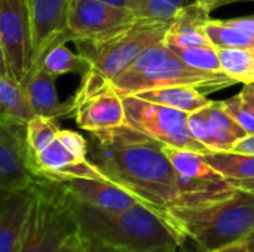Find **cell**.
Here are the masks:
<instances>
[{
  "label": "cell",
  "instance_id": "3",
  "mask_svg": "<svg viewBox=\"0 0 254 252\" xmlns=\"http://www.w3.org/2000/svg\"><path fill=\"white\" fill-rule=\"evenodd\" d=\"M238 82L226 73H213L186 64L164 40L147 48L124 73L110 82L121 95H135L167 86H193L201 92L231 88Z\"/></svg>",
  "mask_w": 254,
  "mask_h": 252
},
{
  "label": "cell",
  "instance_id": "34",
  "mask_svg": "<svg viewBox=\"0 0 254 252\" xmlns=\"http://www.w3.org/2000/svg\"><path fill=\"white\" fill-rule=\"evenodd\" d=\"M195 1H198L199 4H202L205 9H208L211 12V10L222 7V6H226V4L240 3V1H254V0H195Z\"/></svg>",
  "mask_w": 254,
  "mask_h": 252
},
{
  "label": "cell",
  "instance_id": "7",
  "mask_svg": "<svg viewBox=\"0 0 254 252\" xmlns=\"http://www.w3.org/2000/svg\"><path fill=\"white\" fill-rule=\"evenodd\" d=\"M122 100L127 123L135 129L147 134L165 146L189 149L204 154L210 151L190 132L188 125L189 113L150 102L135 95H125Z\"/></svg>",
  "mask_w": 254,
  "mask_h": 252
},
{
  "label": "cell",
  "instance_id": "36",
  "mask_svg": "<svg viewBox=\"0 0 254 252\" xmlns=\"http://www.w3.org/2000/svg\"><path fill=\"white\" fill-rule=\"evenodd\" d=\"M240 95L246 100V102L254 110V82L243 83V89H241Z\"/></svg>",
  "mask_w": 254,
  "mask_h": 252
},
{
  "label": "cell",
  "instance_id": "13",
  "mask_svg": "<svg viewBox=\"0 0 254 252\" xmlns=\"http://www.w3.org/2000/svg\"><path fill=\"white\" fill-rule=\"evenodd\" d=\"M54 181H57L74 199L103 211H122L141 202L122 186L107 180L61 178Z\"/></svg>",
  "mask_w": 254,
  "mask_h": 252
},
{
  "label": "cell",
  "instance_id": "19",
  "mask_svg": "<svg viewBox=\"0 0 254 252\" xmlns=\"http://www.w3.org/2000/svg\"><path fill=\"white\" fill-rule=\"evenodd\" d=\"M135 97L143 98L150 102L168 105L171 108L185 111V113H193L211 102L210 98L204 92H201L198 88L193 86H167V88H158L144 91L140 94H135Z\"/></svg>",
  "mask_w": 254,
  "mask_h": 252
},
{
  "label": "cell",
  "instance_id": "15",
  "mask_svg": "<svg viewBox=\"0 0 254 252\" xmlns=\"http://www.w3.org/2000/svg\"><path fill=\"white\" fill-rule=\"evenodd\" d=\"M34 201V186L1 193L0 206V252H19Z\"/></svg>",
  "mask_w": 254,
  "mask_h": 252
},
{
  "label": "cell",
  "instance_id": "5",
  "mask_svg": "<svg viewBox=\"0 0 254 252\" xmlns=\"http://www.w3.org/2000/svg\"><path fill=\"white\" fill-rule=\"evenodd\" d=\"M63 190L48 178L34 184V201L19 252H58L77 233Z\"/></svg>",
  "mask_w": 254,
  "mask_h": 252
},
{
  "label": "cell",
  "instance_id": "14",
  "mask_svg": "<svg viewBox=\"0 0 254 252\" xmlns=\"http://www.w3.org/2000/svg\"><path fill=\"white\" fill-rule=\"evenodd\" d=\"M76 123L83 131H104L127 123L122 97L112 88L74 101Z\"/></svg>",
  "mask_w": 254,
  "mask_h": 252
},
{
  "label": "cell",
  "instance_id": "29",
  "mask_svg": "<svg viewBox=\"0 0 254 252\" xmlns=\"http://www.w3.org/2000/svg\"><path fill=\"white\" fill-rule=\"evenodd\" d=\"M57 138L65 146L67 150H70L77 159H88L89 154V141L79 132H74L71 129H60Z\"/></svg>",
  "mask_w": 254,
  "mask_h": 252
},
{
  "label": "cell",
  "instance_id": "8",
  "mask_svg": "<svg viewBox=\"0 0 254 252\" xmlns=\"http://www.w3.org/2000/svg\"><path fill=\"white\" fill-rule=\"evenodd\" d=\"M40 178L36 154L27 140V123L0 119V189L16 192L33 187Z\"/></svg>",
  "mask_w": 254,
  "mask_h": 252
},
{
  "label": "cell",
  "instance_id": "26",
  "mask_svg": "<svg viewBox=\"0 0 254 252\" xmlns=\"http://www.w3.org/2000/svg\"><path fill=\"white\" fill-rule=\"evenodd\" d=\"M60 128L54 119L36 114L27 123V140L34 154L45 150L58 135Z\"/></svg>",
  "mask_w": 254,
  "mask_h": 252
},
{
  "label": "cell",
  "instance_id": "21",
  "mask_svg": "<svg viewBox=\"0 0 254 252\" xmlns=\"http://www.w3.org/2000/svg\"><path fill=\"white\" fill-rule=\"evenodd\" d=\"M48 73L58 77L61 74H88L92 68L91 59L86 55H77L71 52L65 43L54 46L43 58L40 64Z\"/></svg>",
  "mask_w": 254,
  "mask_h": 252
},
{
  "label": "cell",
  "instance_id": "24",
  "mask_svg": "<svg viewBox=\"0 0 254 252\" xmlns=\"http://www.w3.org/2000/svg\"><path fill=\"white\" fill-rule=\"evenodd\" d=\"M77 160L82 159H77L70 150H67L58 138L36 154V165L40 178H54Z\"/></svg>",
  "mask_w": 254,
  "mask_h": 252
},
{
  "label": "cell",
  "instance_id": "4",
  "mask_svg": "<svg viewBox=\"0 0 254 252\" xmlns=\"http://www.w3.org/2000/svg\"><path fill=\"white\" fill-rule=\"evenodd\" d=\"M164 214L188 239L208 252L254 233V193L238 190L211 205L168 209Z\"/></svg>",
  "mask_w": 254,
  "mask_h": 252
},
{
  "label": "cell",
  "instance_id": "2",
  "mask_svg": "<svg viewBox=\"0 0 254 252\" xmlns=\"http://www.w3.org/2000/svg\"><path fill=\"white\" fill-rule=\"evenodd\" d=\"M60 189L79 233L110 248L125 252H176L188 239L173 221L146 203L140 202L122 211H103L74 199L61 186Z\"/></svg>",
  "mask_w": 254,
  "mask_h": 252
},
{
  "label": "cell",
  "instance_id": "25",
  "mask_svg": "<svg viewBox=\"0 0 254 252\" xmlns=\"http://www.w3.org/2000/svg\"><path fill=\"white\" fill-rule=\"evenodd\" d=\"M192 1L195 0H128V7L140 19L173 22Z\"/></svg>",
  "mask_w": 254,
  "mask_h": 252
},
{
  "label": "cell",
  "instance_id": "23",
  "mask_svg": "<svg viewBox=\"0 0 254 252\" xmlns=\"http://www.w3.org/2000/svg\"><path fill=\"white\" fill-rule=\"evenodd\" d=\"M222 70L238 83L254 82V49L217 48Z\"/></svg>",
  "mask_w": 254,
  "mask_h": 252
},
{
  "label": "cell",
  "instance_id": "37",
  "mask_svg": "<svg viewBox=\"0 0 254 252\" xmlns=\"http://www.w3.org/2000/svg\"><path fill=\"white\" fill-rule=\"evenodd\" d=\"M100 1H104L107 4L118 6V7H128V0H100Z\"/></svg>",
  "mask_w": 254,
  "mask_h": 252
},
{
  "label": "cell",
  "instance_id": "10",
  "mask_svg": "<svg viewBox=\"0 0 254 252\" xmlns=\"http://www.w3.org/2000/svg\"><path fill=\"white\" fill-rule=\"evenodd\" d=\"M137 19L129 7H118L100 0H71L68 30L73 40L94 45L118 36Z\"/></svg>",
  "mask_w": 254,
  "mask_h": 252
},
{
  "label": "cell",
  "instance_id": "31",
  "mask_svg": "<svg viewBox=\"0 0 254 252\" xmlns=\"http://www.w3.org/2000/svg\"><path fill=\"white\" fill-rule=\"evenodd\" d=\"M228 24L235 25L238 28H243L249 33L254 34V15L253 16H244V18H234V19H225Z\"/></svg>",
  "mask_w": 254,
  "mask_h": 252
},
{
  "label": "cell",
  "instance_id": "33",
  "mask_svg": "<svg viewBox=\"0 0 254 252\" xmlns=\"http://www.w3.org/2000/svg\"><path fill=\"white\" fill-rule=\"evenodd\" d=\"M208 252H249V245H247V242L244 239H241V241H237V242L219 247V248L211 250V251Z\"/></svg>",
  "mask_w": 254,
  "mask_h": 252
},
{
  "label": "cell",
  "instance_id": "38",
  "mask_svg": "<svg viewBox=\"0 0 254 252\" xmlns=\"http://www.w3.org/2000/svg\"><path fill=\"white\" fill-rule=\"evenodd\" d=\"M244 241H246L247 245H249V252H254V233H252V235L247 236V238H244Z\"/></svg>",
  "mask_w": 254,
  "mask_h": 252
},
{
  "label": "cell",
  "instance_id": "11",
  "mask_svg": "<svg viewBox=\"0 0 254 252\" xmlns=\"http://www.w3.org/2000/svg\"><path fill=\"white\" fill-rule=\"evenodd\" d=\"M70 3L71 0H28L33 37V53L28 71L39 67L54 46L73 40L68 30Z\"/></svg>",
  "mask_w": 254,
  "mask_h": 252
},
{
  "label": "cell",
  "instance_id": "9",
  "mask_svg": "<svg viewBox=\"0 0 254 252\" xmlns=\"http://www.w3.org/2000/svg\"><path fill=\"white\" fill-rule=\"evenodd\" d=\"M1 61L24 85L33 53L28 0H0Z\"/></svg>",
  "mask_w": 254,
  "mask_h": 252
},
{
  "label": "cell",
  "instance_id": "12",
  "mask_svg": "<svg viewBox=\"0 0 254 252\" xmlns=\"http://www.w3.org/2000/svg\"><path fill=\"white\" fill-rule=\"evenodd\" d=\"M188 125L193 137L210 151H234L235 146L249 135L225 110L223 101H211L190 113Z\"/></svg>",
  "mask_w": 254,
  "mask_h": 252
},
{
  "label": "cell",
  "instance_id": "27",
  "mask_svg": "<svg viewBox=\"0 0 254 252\" xmlns=\"http://www.w3.org/2000/svg\"><path fill=\"white\" fill-rule=\"evenodd\" d=\"M170 46V45H168ZM186 64L190 67L205 70V71H213V73H225L222 70L220 64V56L217 52V46H207V48H174L170 46Z\"/></svg>",
  "mask_w": 254,
  "mask_h": 252
},
{
  "label": "cell",
  "instance_id": "6",
  "mask_svg": "<svg viewBox=\"0 0 254 252\" xmlns=\"http://www.w3.org/2000/svg\"><path fill=\"white\" fill-rule=\"evenodd\" d=\"M173 22L153 19H137L129 28L118 36L91 45L86 55L91 59L92 71L109 83L124 73L147 48L165 39Z\"/></svg>",
  "mask_w": 254,
  "mask_h": 252
},
{
  "label": "cell",
  "instance_id": "18",
  "mask_svg": "<svg viewBox=\"0 0 254 252\" xmlns=\"http://www.w3.org/2000/svg\"><path fill=\"white\" fill-rule=\"evenodd\" d=\"M0 119L28 123L36 116L24 86L15 79L3 61H0Z\"/></svg>",
  "mask_w": 254,
  "mask_h": 252
},
{
  "label": "cell",
  "instance_id": "1",
  "mask_svg": "<svg viewBox=\"0 0 254 252\" xmlns=\"http://www.w3.org/2000/svg\"><path fill=\"white\" fill-rule=\"evenodd\" d=\"M88 141V156L100 171L112 183L122 186L161 214L168 209L211 205L238 192L225 180L182 177L167 157L164 144L128 123L91 131Z\"/></svg>",
  "mask_w": 254,
  "mask_h": 252
},
{
  "label": "cell",
  "instance_id": "32",
  "mask_svg": "<svg viewBox=\"0 0 254 252\" xmlns=\"http://www.w3.org/2000/svg\"><path fill=\"white\" fill-rule=\"evenodd\" d=\"M58 252H83V245H82V236H80V233L77 232L74 236H71L65 242V245Z\"/></svg>",
  "mask_w": 254,
  "mask_h": 252
},
{
  "label": "cell",
  "instance_id": "30",
  "mask_svg": "<svg viewBox=\"0 0 254 252\" xmlns=\"http://www.w3.org/2000/svg\"><path fill=\"white\" fill-rule=\"evenodd\" d=\"M82 245H83V252H125L121 251V250L110 248L107 245H103V244H100L97 241H92L89 238H85V236H82Z\"/></svg>",
  "mask_w": 254,
  "mask_h": 252
},
{
  "label": "cell",
  "instance_id": "17",
  "mask_svg": "<svg viewBox=\"0 0 254 252\" xmlns=\"http://www.w3.org/2000/svg\"><path fill=\"white\" fill-rule=\"evenodd\" d=\"M208 163L237 190L254 193V154L237 151H208Z\"/></svg>",
  "mask_w": 254,
  "mask_h": 252
},
{
  "label": "cell",
  "instance_id": "22",
  "mask_svg": "<svg viewBox=\"0 0 254 252\" xmlns=\"http://www.w3.org/2000/svg\"><path fill=\"white\" fill-rule=\"evenodd\" d=\"M205 33L217 48L254 49V34L243 28L228 24L225 19H210Z\"/></svg>",
  "mask_w": 254,
  "mask_h": 252
},
{
  "label": "cell",
  "instance_id": "35",
  "mask_svg": "<svg viewBox=\"0 0 254 252\" xmlns=\"http://www.w3.org/2000/svg\"><path fill=\"white\" fill-rule=\"evenodd\" d=\"M234 151H237V153H246V154H254V135H247L244 140H241L235 146Z\"/></svg>",
  "mask_w": 254,
  "mask_h": 252
},
{
  "label": "cell",
  "instance_id": "20",
  "mask_svg": "<svg viewBox=\"0 0 254 252\" xmlns=\"http://www.w3.org/2000/svg\"><path fill=\"white\" fill-rule=\"evenodd\" d=\"M164 151L170 159L174 169L185 178L189 180H208V181H220L222 175L208 163L204 153L180 149L164 144Z\"/></svg>",
  "mask_w": 254,
  "mask_h": 252
},
{
  "label": "cell",
  "instance_id": "28",
  "mask_svg": "<svg viewBox=\"0 0 254 252\" xmlns=\"http://www.w3.org/2000/svg\"><path fill=\"white\" fill-rule=\"evenodd\" d=\"M223 107L249 135H254V110L240 94L225 100Z\"/></svg>",
  "mask_w": 254,
  "mask_h": 252
},
{
  "label": "cell",
  "instance_id": "16",
  "mask_svg": "<svg viewBox=\"0 0 254 252\" xmlns=\"http://www.w3.org/2000/svg\"><path fill=\"white\" fill-rule=\"evenodd\" d=\"M55 79V76L39 65L34 70L28 71L22 85L34 113L54 120L67 116L68 113H71V110H74L73 101L61 102L58 100Z\"/></svg>",
  "mask_w": 254,
  "mask_h": 252
}]
</instances>
